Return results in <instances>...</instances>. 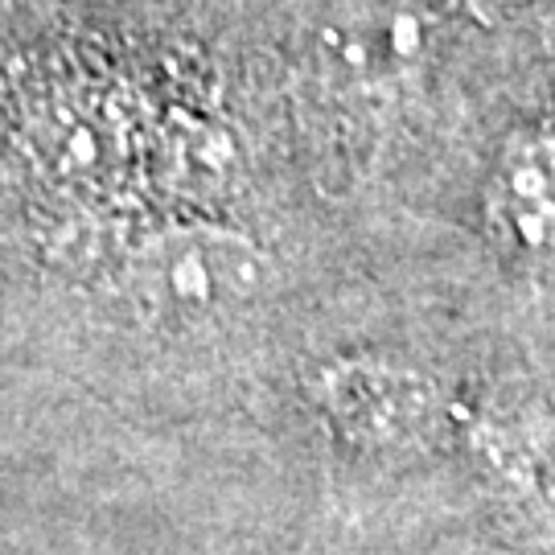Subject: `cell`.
<instances>
[{
	"label": "cell",
	"mask_w": 555,
	"mask_h": 555,
	"mask_svg": "<svg viewBox=\"0 0 555 555\" xmlns=\"http://www.w3.org/2000/svg\"><path fill=\"white\" fill-rule=\"evenodd\" d=\"M325 396H330V408L350 428L378 433V437L408 433V428L424 424L437 408V391L420 371L371 362V358L334 366L325 378Z\"/></svg>",
	"instance_id": "obj_3"
},
{
	"label": "cell",
	"mask_w": 555,
	"mask_h": 555,
	"mask_svg": "<svg viewBox=\"0 0 555 555\" xmlns=\"http://www.w3.org/2000/svg\"><path fill=\"white\" fill-rule=\"evenodd\" d=\"M263 272L268 263L243 235L215 227H173L132 251L124 284L128 297L153 318L198 321L256 297Z\"/></svg>",
	"instance_id": "obj_1"
},
{
	"label": "cell",
	"mask_w": 555,
	"mask_h": 555,
	"mask_svg": "<svg viewBox=\"0 0 555 555\" xmlns=\"http://www.w3.org/2000/svg\"><path fill=\"white\" fill-rule=\"evenodd\" d=\"M498 219L518 247L555 256V107L535 119L502 160Z\"/></svg>",
	"instance_id": "obj_4"
},
{
	"label": "cell",
	"mask_w": 555,
	"mask_h": 555,
	"mask_svg": "<svg viewBox=\"0 0 555 555\" xmlns=\"http://www.w3.org/2000/svg\"><path fill=\"white\" fill-rule=\"evenodd\" d=\"M539 0H474L477 13H486V17H518V13H527V9H535Z\"/></svg>",
	"instance_id": "obj_5"
},
{
	"label": "cell",
	"mask_w": 555,
	"mask_h": 555,
	"mask_svg": "<svg viewBox=\"0 0 555 555\" xmlns=\"http://www.w3.org/2000/svg\"><path fill=\"white\" fill-rule=\"evenodd\" d=\"M477 449L502 494L555 531V399L543 391L502 399L477 420Z\"/></svg>",
	"instance_id": "obj_2"
}]
</instances>
